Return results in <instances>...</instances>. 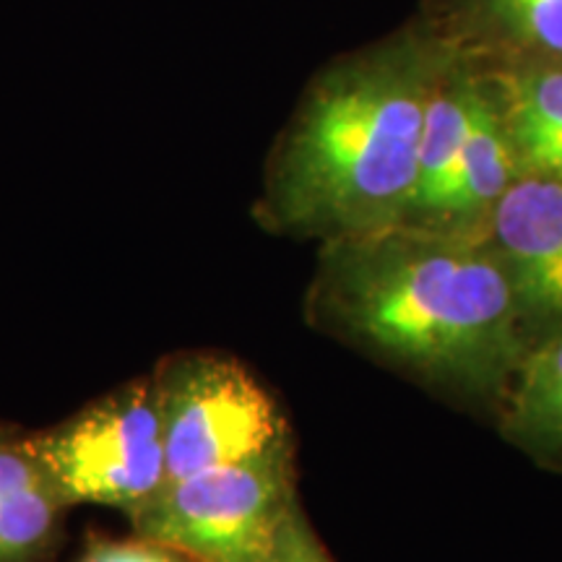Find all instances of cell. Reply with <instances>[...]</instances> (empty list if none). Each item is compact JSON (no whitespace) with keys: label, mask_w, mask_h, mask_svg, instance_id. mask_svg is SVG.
<instances>
[{"label":"cell","mask_w":562,"mask_h":562,"mask_svg":"<svg viewBox=\"0 0 562 562\" xmlns=\"http://www.w3.org/2000/svg\"><path fill=\"white\" fill-rule=\"evenodd\" d=\"M66 510L26 432L0 427V562H45Z\"/></svg>","instance_id":"obj_9"},{"label":"cell","mask_w":562,"mask_h":562,"mask_svg":"<svg viewBox=\"0 0 562 562\" xmlns=\"http://www.w3.org/2000/svg\"><path fill=\"white\" fill-rule=\"evenodd\" d=\"M297 505L292 435L248 456L161 484L131 513L133 533L199 562H263Z\"/></svg>","instance_id":"obj_3"},{"label":"cell","mask_w":562,"mask_h":562,"mask_svg":"<svg viewBox=\"0 0 562 562\" xmlns=\"http://www.w3.org/2000/svg\"><path fill=\"white\" fill-rule=\"evenodd\" d=\"M79 562H199L191 554L144 539L133 533L131 539H94Z\"/></svg>","instance_id":"obj_12"},{"label":"cell","mask_w":562,"mask_h":562,"mask_svg":"<svg viewBox=\"0 0 562 562\" xmlns=\"http://www.w3.org/2000/svg\"><path fill=\"white\" fill-rule=\"evenodd\" d=\"M263 562H334L328 558L326 547L321 544L318 533L307 524L305 513H302L300 503L290 510L284 518L281 529L277 533L269 558Z\"/></svg>","instance_id":"obj_13"},{"label":"cell","mask_w":562,"mask_h":562,"mask_svg":"<svg viewBox=\"0 0 562 562\" xmlns=\"http://www.w3.org/2000/svg\"><path fill=\"white\" fill-rule=\"evenodd\" d=\"M453 58L412 13L315 70L266 159L256 222L318 243L402 224L427 108Z\"/></svg>","instance_id":"obj_1"},{"label":"cell","mask_w":562,"mask_h":562,"mask_svg":"<svg viewBox=\"0 0 562 562\" xmlns=\"http://www.w3.org/2000/svg\"><path fill=\"white\" fill-rule=\"evenodd\" d=\"M307 321L422 383L503 398L533 344L490 243L396 224L321 243Z\"/></svg>","instance_id":"obj_2"},{"label":"cell","mask_w":562,"mask_h":562,"mask_svg":"<svg viewBox=\"0 0 562 562\" xmlns=\"http://www.w3.org/2000/svg\"><path fill=\"white\" fill-rule=\"evenodd\" d=\"M474 63V60H472ZM476 66V91L451 188L442 195L430 224L422 229L451 232V235L482 237L487 222L505 191L518 180L508 133H505L501 97L492 74Z\"/></svg>","instance_id":"obj_8"},{"label":"cell","mask_w":562,"mask_h":562,"mask_svg":"<svg viewBox=\"0 0 562 562\" xmlns=\"http://www.w3.org/2000/svg\"><path fill=\"white\" fill-rule=\"evenodd\" d=\"M68 508L102 505L131 516L167 482L151 375L110 391L58 425L26 432Z\"/></svg>","instance_id":"obj_4"},{"label":"cell","mask_w":562,"mask_h":562,"mask_svg":"<svg viewBox=\"0 0 562 562\" xmlns=\"http://www.w3.org/2000/svg\"><path fill=\"white\" fill-rule=\"evenodd\" d=\"M167 482L266 451L290 435L252 372L220 351H178L151 372Z\"/></svg>","instance_id":"obj_5"},{"label":"cell","mask_w":562,"mask_h":562,"mask_svg":"<svg viewBox=\"0 0 562 562\" xmlns=\"http://www.w3.org/2000/svg\"><path fill=\"white\" fill-rule=\"evenodd\" d=\"M487 70L501 97L518 178L531 175L562 182V63Z\"/></svg>","instance_id":"obj_10"},{"label":"cell","mask_w":562,"mask_h":562,"mask_svg":"<svg viewBox=\"0 0 562 562\" xmlns=\"http://www.w3.org/2000/svg\"><path fill=\"white\" fill-rule=\"evenodd\" d=\"M414 16L480 66L562 63V0H419Z\"/></svg>","instance_id":"obj_7"},{"label":"cell","mask_w":562,"mask_h":562,"mask_svg":"<svg viewBox=\"0 0 562 562\" xmlns=\"http://www.w3.org/2000/svg\"><path fill=\"white\" fill-rule=\"evenodd\" d=\"M501 402L505 438L537 456H562V331L526 351Z\"/></svg>","instance_id":"obj_11"},{"label":"cell","mask_w":562,"mask_h":562,"mask_svg":"<svg viewBox=\"0 0 562 562\" xmlns=\"http://www.w3.org/2000/svg\"><path fill=\"white\" fill-rule=\"evenodd\" d=\"M484 240L531 326L562 328V182L521 175L492 211Z\"/></svg>","instance_id":"obj_6"}]
</instances>
